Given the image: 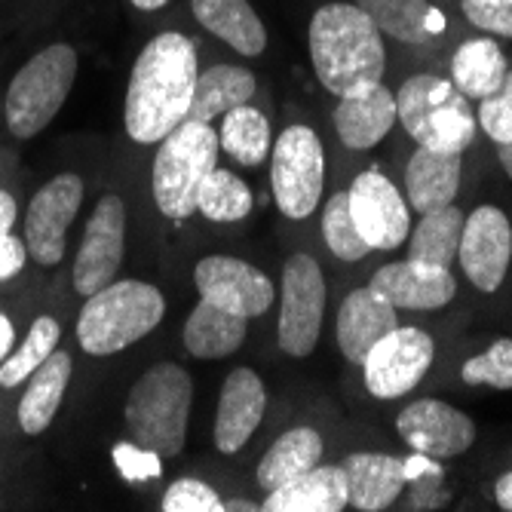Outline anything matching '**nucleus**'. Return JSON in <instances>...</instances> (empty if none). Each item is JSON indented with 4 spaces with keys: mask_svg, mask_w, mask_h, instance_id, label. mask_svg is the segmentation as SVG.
I'll return each instance as SVG.
<instances>
[{
    "mask_svg": "<svg viewBox=\"0 0 512 512\" xmlns=\"http://www.w3.org/2000/svg\"><path fill=\"white\" fill-rule=\"evenodd\" d=\"M13 322L0 313V362H4L7 356H10V347H13Z\"/></svg>",
    "mask_w": 512,
    "mask_h": 512,
    "instance_id": "46",
    "label": "nucleus"
},
{
    "mask_svg": "<svg viewBox=\"0 0 512 512\" xmlns=\"http://www.w3.org/2000/svg\"><path fill=\"white\" fill-rule=\"evenodd\" d=\"M126 252V203L117 194H105L92 209L83 240L74 258V292L92 295L114 283Z\"/></svg>",
    "mask_w": 512,
    "mask_h": 512,
    "instance_id": "11",
    "label": "nucleus"
},
{
    "mask_svg": "<svg viewBox=\"0 0 512 512\" xmlns=\"http://www.w3.org/2000/svg\"><path fill=\"white\" fill-rule=\"evenodd\" d=\"M163 313V295L142 279L108 283L86 298L77 319V341L89 356H111L154 332Z\"/></svg>",
    "mask_w": 512,
    "mask_h": 512,
    "instance_id": "3",
    "label": "nucleus"
},
{
    "mask_svg": "<svg viewBox=\"0 0 512 512\" xmlns=\"http://www.w3.org/2000/svg\"><path fill=\"white\" fill-rule=\"evenodd\" d=\"M347 200H350V215L356 221V230L368 243V249L393 252L396 246L408 240L411 234L408 203L393 188V181L381 175L378 169L356 175V181L347 191Z\"/></svg>",
    "mask_w": 512,
    "mask_h": 512,
    "instance_id": "13",
    "label": "nucleus"
},
{
    "mask_svg": "<svg viewBox=\"0 0 512 512\" xmlns=\"http://www.w3.org/2000/svg\"><path fill=\"white\" fill-rule=\"evenodd\" d=\"M463 221L467 215L454 203L439 212H427L414 234H408V258L430 267H451V261H457Z\"/></svg>",
    "mask_w": 512,
    "mask_h": 512,
    "instance_id": "30",
    "label": "nucleus"
},
{
    "mask_svg": "<svg viewBox=\"0 0 512 512\" xmlns=\"http://www.w3.org/2000/svg\"><path fill=\"white\" fill-rule=\"evenodd\" d=\"M463 16L485 34L512 37V0H463Z\"/></svg>",
    "mask_w": 512,
    "mask_h": 512,
    "instance_id": "40",
    "label": "nucleus"
},
{
    "mask_svg": "<svg viewBox=\"0 0 512 512\" xmlns=\"http://www.w3.org/2000/svg\"><path fill=\"white\" fill-rule=\"evenodd\" d=\"M460 188V154L421 148L405 166V197L417 212H439L454 203Z\"/></svg>",
    "mask_w": 512,
    "mask_h": 512,
    "instance_id": "22",
    "label": "nucleus"
},
{
    "mask_svg": "<svg viewBox=\"0 0 512 512\" xmlns=\"http://www.w3.org/2000/svg\"><path fill=\"white\" fill-rule=\"evenodd\" d=\"M396 117L421 148L463 154L476 138V111L463 92L433 74L408 77L396 92Z\"/></svg>",
    "mask_w": 512,
    "mask_h": 512,
    "instance_id": "5",
    "label": "nucleus"
},
{
    "mask_svg": "<svg viewBox=\"0 0 512 512\" xmlns=\"http://www.w3.org/2000/svg\"><path fill=\"white\" fill-rule=\"evenodd\" d=\"M494 497H497V506L512 512V470L503 473L497 482H494Z\"/></svg>",
    "mask_w": 512,
    "mask_h": 512,
    "instance_id": "45",
    "label": "nucleus"
},
{
    "mask_svg": "<svg viewBox=\"0 0 512 512\" xmlns=\"http://www.w3.org/2000/svg\"><path fill=\"white\" fill-rule=\"evenodd\" d=\"M344 479H347V500L362 512H381L399 500L405 491V467L402 457L393 454H350L344 460Z\"/></svg>",
    "mask_w": 512,
    "mask_h": 512,
    "instance_id": "20",
    "label": "nucleus"
},
{
    "mask_svg": "<svg viewBox=\"0 0 512 512\" xmlns=\"http://www.w3.org/2000/svg\"><path fill=\"white\" fill-rule=\"evenodd\" d=\"M506 74H509L506 56L497 46V40H491V37H476V40L460 43L451 59L454 86L467 99H479V102L488 99L491 92L500 89Z\"/></svg>",
    "mask_w": 512,
    "mask_h": 512,
    "instance_id": "29",
    "label": "nucleus"
},
{
    "mask_svg": "<svg viewBox=\"0 0 512 512\" xmlns=\"http://www.w3.org/2000/svg\"><path fill=\"white\" fill-rule=\"evenodd\" d=\"M460 378L467 384H485V387H494V390H512V338H500L485 353L463 362Z\"/></svg>",
    "mask_w": 512,
    "mask_h": 512,
    "instance_id": "36",
    "label": "nucleus"
},
{
    "mask_svg": "<svg viewBox=\"0 0 512 512\" xmlns=\"http://www.w3.org/2000/svg\"><path fill=\"white\" fill-rule=\"evenodd\" d=\"M402 467H405V482L417 479V476H427V473H442V463L430 454H421V451H414L411 457L402 460Z\"/></svg>",
    "mask_w": 512,
    "mask_h": 512,
    "instance_id": "43",
    "label": "nucleus"
},
{
    "mask_svg": "<svg viewBox=\"0 0 512 512\" xmlns=\"http://www.w3.org/2000/svg\"><path fill=\"white\" fill-rule=\"evenodd\" d=\"M396 430L405 445L414 451L430 454L436 460L460 457L476 442V424L470 414L439 399L411 402L396 421Z\"/></svg>",
    "mask_w": 512,
    "mask_h": 512,
    "instance_id": "16",
    "label": "nucleus"
},
{
    "mask_svg": "<svg viewBox=\"0 0 512 512\" xmlns=\"http://www.w3.org/2000/svg\"><path fill=\"white\" fill-rule=\"evenodd\" d=\"M408 485H411V497H408V506L411 509H439L448 500L445 491H442V473L417 476Z\"/></svg>",
    "mask_w": 512,
    "mask_h": 512,
    "instance_id": "41",
    "label": "nucleus"
},
{
    "mask_svg": "<svg viewBox=\"0 0 512 512\" xmlns=\"http://www.w3.org/2000/svg\"><path fill=\"white\" fill-rule=\"evenodd\" d=\"M191 10L209 34L221 37L240 56L252 59L264 53L267 31L249 0H191Z\"/></svg>",
    "mask_w": 512,
    "mask_h": 512,
    "instance_id": "25",
    "label": "nucleus"
},
{
    "mask_svg": "<svg viewBox=\"0 0 512 512\" xmlns=\"http://www.w3.org/2000/svg\"><path fill=\"white\" fill-rule=\"evenodd\" d=\"M246 322L249 319L200 298V304L191 310L188 322H184V347L197 359L230 356L246 341Z\"/></svg>",
    "mask_w": 512,
    "mask_h": 512,
    "instance_id": "26",
    "label": "nucleus"
},
{
    "mask_svg": "<svg viewBox=\"0 0 512 512\" xmlns=\"http://www.w3.org/2000/svg\"><path fill=\"white\" fill-rule=\"evenodd\" d=\"M16 200L7 194V191H0V234H13V224H16Z\"/></svg>",
    "mask_w": 512,
    "mask_h": 512,
    "instance_id": "44",
    "label": "nucleus"
},
{
    "mask_svg": "<svg viewBox=\"0 0 512 512\" xmlns=\"http://www.w3.org/2000/svg\"><path fill=\"white\" fill-rule=\"evenodd\" d=\"M132 4H135L138 10H160V7L169 4V0H132Z\"/></svg>",
    "mask_w": 512,
    "mask_h": 512,
    "instance_id": "48",
    "label": "nucleus"
},
{
    "mask_svg": "<svg viewBox=\"0 0 512 512\" xmlns=\"http://www.w3.org/2000/svg\"><path fill=\"white\" fill-rule=\"evenodd\" d=\"M368 286L378 289L396 310H439L457 295V279L448 267L417 264L411 258L381 267Z\"/></svg>",
    "mask_w": 512,
    "mask_h": 512,
    "instance_id": "18",
    "label": "nucleus"
},
{
    "mask_svg": "<svg viewBox=\"0 0 512 512\" xmlns=\"http://www.w3.org/2000/svg\"><path fill=\"white\" fill-rule=\"evenodd\" d=\"M433 353H436V344L427 332L411 329V325L408 329H399L396 325V329L384 335L362 359L368 393L378 399L405 396L427 375V368L433 365Z\"/></svg>",
    "mask_w": 512,
    "mask_h": 512,
    "instance_id": "12",
    "label": "nucleus"
},
{
    "mask_svg": "<svg viewBox=\"0 0 512 512\" xmlns=\"http://www.w3.org/2000/svg\"><path fill=\"white\" fill-rule=\"evenodd\" d=\"M71 371H74V359L62 350H53L34 368V375L28 378V387H25V396L19 402L22 433L40 436L56 421L59 405L65 399L68 381H71Z\"/></svg>",
    "mask_w": 512,
    "mask_h": 512,
    "instance_id": "23",
    "label": "nucleus"
},
{
    "mask_svg": "<svg viewBox=\"0 0 512 512\" xmlns=\"http://www.w3.org/2000/svg\"><path fill=\"white\" fill-rule=\"evenodd\" d=\"M267 408L264 381L252 368H234L221 384L215 411V448L221 454H237L258 430Z\"/></svg>",
    "mask_w": 512,
    "mask_h": 512,
    "instance_id": "17",
    "label": "nucleus"
},
{
    "mask_svg": "<svg viewBox=\"0 0 512 512\" xmlns=\"http://www.w3.org/2000/svg\"><path fill=\"white\" fill-rule=\"evenodd\" d=\"M197 86V50L194 40H188L178 31L157 34L148 40V46L138 53L126 105H123V123L132 142L154 145L188 120L191 99Z\"/></svg>",
    "mask_w": 512,
    "mask_h": 512,
    "instance_id": "1",
    "label": "nucleus"
},
{
    "mask_svg": "<svg viewBox=\"0 0 512 512\" xmlns=\"http://www.w3.org/2000/svg\"><path fill=\"white\" fill-rule=\"evenodd\" d=\"M255 96V74L237 65H212L203 74H197L194 99L188 120L212 123L215 117L234 111L240 105H249Z\"/></svg>",
    "mask_w": 512,
    "mask_h": 512,
    "instance_id": "27",
    "label": "nucleus"
},
{
    "mask_svg": "<svg viewBox=\"0 0 512 512\" xmlns=\"http://www.w3.org/2000/svg\"><path fill=\"white\" fill-rule=\"evenodd\" d=\"M322 234H325V243H329L332 255L341 258V261H359V258H365L371 252L368 243L359 237L356 221L350 215L347 191L335 194L329 203H325V209H322Z\"/></svg>",
    "mask_w": 512,
    "mask_h": 512,
    "instance_id": "35",
    "label": "nucleus"
},
{
    "mask_svg": "<svg viewBox=\"0 0 512 512\" xmlns=\"http://www.w3.org/2000/svg\"><path fill=\"white\" fill-rule=\"evenodd\" d=\"M197 209L209 218V221H243L252 212V191L243 178H237L230 169H212L206 175V181L200 184L197 194Z\"/></svg>",
    "mask_w": 512,
    "mask_h": 512,
    "instance_id": "33",
    "label": "nucleus"
},
{
    "mask_svg": "<svg viewBox=\"0 0 512 512\" xmlns=\"http://www.w3.org/2000/svg\"><path fill=\"white\" fill-rule=\"evenodd\" d=\"M310 62L319 83L338 99L375 89L387 68L378 25L356 4H325L310 19Z\"/></svg>",
    "mask_w": 512,
    "mask_h": 512,
    "instance_id": "2",
    "label": "nucleus"
},
{
    "mask_svg": "<svg viewBox=\"0 0 512 512\" xmlns=\"http://www.w3.org/2000/svg\"><path fill=\"white\" fill-rule=\"evenodd\" d=\"M347 479L341 467H316L304 476L267 491L264 512H341L347 506Z\"/></svg>",
    "mask_w": 512,
    "mask_h": 512,
    "instance_id": "24",
    "label": "nucleus"
},
{
    "mask_svg": "<svg viewBox=\"0 0 512 512\" xmlns=\"http://www.w3.org/2000/svg\"><path fill=\"white\" fill-rule=\"evenodd\" d=\"M28 261V249L19 237L13 234H0V283L10 276H16Z\"/></svg>",
    "mask_w": 512,
    "mask_h": 512,
    "instance_id": "42",
    "label": "nucleus"
},
{
    "mask_svg": "<svg viewBox=\"0 0 512 512\" xmlns=\"http://www.w3.org/2000/svg\"><path fill=\"white\" fill-rule=\"evenodd\" d=\"M512 258V224L497 206H479L463 221L457 261L479 292H497Z\"/></svg>",
    "mask_w": 512,
    "mask_h": 512,
    "instance_id": "14",
    "label": "nucleus"
},
{
    "mask_svg": "<svg viewBox=\"0 0 512 512\" xmlns=\"http://www.w3.org/2000/svg\"><path fill=\"white\" fill-rule=\"evenodd\" d=\"M476 123L494 138V142H512V71L500 83L497 92H491L488 99H482L476 111Z\"/></svg>",
    "mask_w": 512,
    "mask_h": 512,
    "instance_id": "37",
    "label": "nucleus"
},
{
    "mask_svg": "<svg viewBox=\"0 0 512 512\" xmlns=\"http://www.w3.org/2000/svg\"><path fill=\"white\" fill-rule=\"evenodd\" d=\"M356 7L378 25L381 34H390L402 43H421L430 37L427 0H356Z\"/></svg>",
    "mask_w": 512,
    "mask_h": 512,
    "instance_id": "32",
    "label": "nucleus"
},
{
    "mask_svg": "<svg viewBox=\"0 0 512 512\" xmlns=\"http://www.w3.org/2000/svg\"><path fill=\"white\" fill-rule=\"evenodd\" d=\"M322 451H325L322 436L310 427H295V430L283 433L258 463V485L264 491L283 488L286 482L313 470L322 457Z\"/></svg>",
    "mask_w": 512,
    "mask_h": 512,
    "instance_id": "28",
    "label": "nucleus"
},
{
    "mask_svg": "<svg viewBox=\"0 0 512 512\" xmlns=\"http://www.w3.org/2000/svg\"><path fill=\"white\" fill-rule=\"evenodd\" d=\"M163 512H224V500L200 479H178L163 494Z\"/></svg>",
    "mask_w": 512,
    "mask_h": 512,
    "instance_id": "38",
    "label": "nucleus"
},
{
    "mask_svg": "<svg viewBox=\"0 0 512 512\" xmlns=\"http://www.w3.org/2000/svg\"><path fill=\"white\" fill-rule=\"evenodd\" d=\"M396 96L393 89L378 83L362 96H347L335 108V129L338 138L353 151L375 148L396 123Z\"/></svg>",
    "mask_w": 512,
    "mask_h": 512,
    "instance_id": "21",
    "label": "nucleus"
},
{
    "mask_svg": "<svg viewBox=\"0 0 512 512\" xmlns=\"http://www.w3.org/2000/svg\"><path fill=\"white\" fill-rule=\"evenodd\" d=\"M399 325L396 307L378 289H356L344 298L338 310V347L344 359L362 365L368 350Z\"/></svg>",
    "mask_w": 512,
    "mask_h": 512,
    "instance_id": "19",
    "label": "nucleus"
},
{
    "mask_svg": "<svg viewBox=\"0 0 512 512\" xmlns=\"http://www.w3.org/2000/svg\"><path fill=\"white\" fill-rule=\"evenodd\" d=\"M80 203H83V178L74 172H62L50 178L34 194L25 212V249L37 264L56 267L65 258L68 224L77 218Z\"/></svg>",
    "mask_w": 512,
    "mask_h": 512,
    "instance_id": "10",
    "label": "nucleus"
},
{
    "mask_svg": "<svg viewBox=\"0 0 512 512\" xmlns=\"http://www.w3.org/2000/svg\"><path fill=\"white\" fill-rule=\"evenodd\" d=\"M114 467L123 479L129 482H145V479H157L163 473L160 454L145 448V445H132V442H120L114 445Z\"/></svg>",
    "mask_w": 512,
    "mask_h": 512,
    "instance_id": "39",
    "label": "nucleus"
},
{
    "mask_svg": "<svg viewBox=\"0 0 512 512\" xmlns=\"http://www.w3.org/2000/svg\"><path fill=\"white\" fill-rule=\"evenodd\" d=\"M194 283L203 301L218 304L243 319L261 316L273 301L270 279L258 267L230 255H209L197 261Z\"/></svg>",
    "mask_w": 512,
    "mask_h": 512,
    "instance_id": "15",
    "label": "nucleus"
},
{
    "mask_svg": "<svg viewBox=\"0 0 512 512\" xmlns=\"http://www.w3.org/2000/svg\"><path fill=\"white\" fill-rule=\"evenodd\" d=\"M325 313V279L319 261L298 252L283 267V310H279V347L304 359L313 353Z\"/></svg>",
    "mask_w": 512,
    "mask_h": 512,
    "instance_id": "9",
    "label": "nucleus"
},
{
    "mask_svg": "<svg viewBox=\"0 0 512 512\" xmlns=\"http://www.w3.org/2000/svg\"><path fill=\"white\" fill-rule=\"evenodd\" d=\"M194 381L175 362H157L135 381L126 399V424L138 445L175 457L188 439Z\"/></svg>",
    "mask_w": 512,
    "mask_h": 512,
    "instance_id": "4",
    "label": "nucleus"
},
{
    "mask_svg": "<svg viewBox=\"0 0 512 512\" xmlns=\"http://www.w3.org/2000/svg\"><path fill=\"white\" fill-rule=\"evenodd\" d=\"M77 80V53L53 43L28 59L7 89V126L16 138H34L56 120Z\"/></svg>",
    "mask_w": 512,
    "mask_h": 512,
    "instance_id": "7",
    "label": "nucleus"
},
{
    "mask_svg": "<svg viewBox=\"0 0 512 512\" xmlns=\"http://www.w3.org/2000/svg\"><path fill=\"white\" fill-rule=\"evenodd\" d=\"M59 335H62V329H59V322L53 316H37L25 344L13 356H7L4 362H0V387L25 384L34 375V368L56 350Z\"/></svg>",
    "mask_w": 512,
    "mask_h": 512,
    "instance_id": "34",
    "label": "nucleus"
},
{
    "mask_svg": "<svg viewBox=\"0 0 512 512\" xmlns=\"http://www.w3.org/2000/svg\"><path fill=\"white\" fill-rule=\"evenodd\" d=\"M497 157H500L506 175L512 178V142H500V145H497Z\"/></svg>",
    "mask_w": 512,
    "mask_h": 512,
    "instance_id": "47",
    "label": "nucleus"
},
{
    "mask_svg": "<svg viewBox=\"0 0 512 512\" xmlns=\"http://www.w3.org/2000/svg\"><path fill=\"white\" fill-rule=\"evenodd\" d=\"M218 142L237 163L261 166L270 154V123L258 108L240 105L224 114Z\"/></svg>",
    "mask_w": 512,
    "mask_h": 512,
    "instance_id": "31",
    "label": "nucleus"
},
{
    "mask_svg": "<svg viewBox=\"0 0 512 512\" xmlns=\"http://www.w3.org/2000/svg\"><path fill=\"white\" fill-rule=\"evenodd\" d=\"M273 200L286 218H307L316 212L325 184V151L310 126H289L276 138L270 154Z\"/></svg>",
    "mask_w": 512,
    "mask_h": 512,
    "instance_id": "8",
    "label": "nucleus"
},
{
    "mask_svg": "<svg viewBox=\"0 0 512 512\" xmlns=\"http://www.w3.org/2000/svg\"><path fill=\"white\" fill-rule=\"evenodd\" d=\"M218 148H221L218 132L200 120L178 123L160 142L151 172V188H154L157 209L166 218L181 221L191 212H197L200 184L215 169Z\"/></svg>",
    "mask_w": 512,
    "mask_h": 512,
    "instance_id": "6",
    "label": "nucleus"
}]
</instances>
